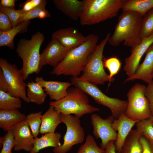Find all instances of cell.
<instances>
[{"label":"cell","mask_w":153,"mask_h":153,"mask_svg":"<svg viewBox=\"0 0 153 153\" xmlns=\"http://www.w3.org/2000/svg\"><path fill=\"white\" fill-rule=\"evenodd\" d=\"M47 4L46 1L45 0L42 4L35 9L28 12H23L18 25L24 22L35 18L43 19L51 17V14L45 8Z\"/></svg>","instance_id":"cell-27"},{"label":"cell","mask_w":153,"mask_h":153,"mask_svg":"<svg viewBox=\"0 0 153 153\" xmlns=\"http://www.w3.org/2000/svg\"><path fill=\"white\" fill-rule=\"evenodd\" d=\"M11 130L15 143L14 150H24L30 152L33 146L35 138L26 119L16 125Z\"/></svg>","instance_id":"cell-14"},{"label":"cell","mask_w":153,"mask_h":153,"mask_svg":"<svg viewBox=\"0 0 153 153\" xmlns=\"http://www.w3.org/2000/svg\"><path fill=\"white\" fill-rule=\"evenodd\" d=\"M27 96L29 102L40 105L43 103L47 95L43 88L38 83L31 81L27 82Z\"/></svg>","instance_id":"cell-26"},{"label":"cell","mask_w":153,"mask_h":153,"mask_svg":"<svg viewBox=\"0 0 153 153\" xmlns=\"http://www.w3.org/2000/svg\"><path fill=\"white\" fill-rule=\"evenodd\" d=\"M22 106L20 98L12 96L0 90V109L8 110L19 109Z\"/></svg>","instance_id":"cell-28"},{"label":"cell","mask_w":153,"mask_h":153,"mask_svg":"<svg viewBox=\"0 0 153 153\" xmlns=\"http://www.w3.org/2000/svg\"><path fill=\"white\" fill-rule=\"evenodd\" d=\"M59 113L65 115L73 114L80 118L84 115L99 110V108L89 104L88 95L75 87L68 88L67 95L62 99L49 103Z\"/></svg>","instance_id":"cell-5"},{"label":"cell","mask_w":153,"mask_h":153,"mask_svg":"<svg viewBox=\"0 0 153 153\" xmlns=\"http://www.w3.org/2000/svg\"><path fill=\"white\" fill-rule=\"evenodd\" d=\"M12 28L11 23L8 16L0 11V30L6 31Z\"/></svg>","instance_id":"cell-37"},{"label":"cell","mask_w":153,"mask_h":153,"mask_svg":"<svg viewBox=\"0 0 153 153\" xmlns=\"http://www.w3.org/2000/svg\"><path fill=\"white\" fill-rule=\"evenodd\" d=\"M76 153H105V151L98 146L93 136L88 135L85 143L80 146Z\"/></svg>","instance_id":"cell-31"},{"label":"cell","mask_w":153,"mask_h":153,"mask_svg":"<svg viewBox=\"0 0 153 153\" xmlns=\"http://www.w3.org/2000/svg\"><path fill=\"white\" fill-rule=\"evenodd\" d=\"M52 39L57 40L69 51L82 44L86 41V37L77 29L68 27L54 32L52 34Z\"/></svg>","instance_id":"cell-15"},{"label":"cell","mask_w":153,"mask_h":153,"mask_svg":"<svg viewBox=\"0 0 153 153\" xmlns=\"http://www.w3.org/2000/svg\"><path fill=\"white\" fill-rule=\"evenodd\" d=\"M91 118L93 135L96 138L101 139L100 147L105 149L109 141H115L117 139V133L112 126L115 118L110 115L104 119L95 114H92Z\"/></svg>","instance_id":"cell-11"},{"label":"cell","mask_w":153,"mask_h":153,"mask_svg":"<svg viewBox=\"0 0 153 153\" xmlns=\"http://www.w3.org/2000/svg\"><path fill=\"white\" fill-rule=\"evenodd\" d=\"M145 94L148 99L152 116L153 115V80L148 84L145 90Z\"/></svg>","instance_id":"cell-39"},{"label":"cell","mask_w":153,"mask_h":153,"mask_svg":"<svg viewBox=\"0 0 153 153\" xmlns=\"http://www.w3.org/2000/svg\"><path fill=\"white\" fill-rule=\"evenodd\" d=\"M143 18L134 12H123L108 40L109 44L117 46L123 42L124 45L131 48L139 44L143 39L141 35Z\"/></svg>","instance_id":"cell-2"},{"label":"cell","mask_w":153,"mask_h":153,"mask_svg":"<svg viewBox=\"0 0 153 153\" xmlns=\"http://www.w3.org/2000/svg\"><path fill=\"white\" fill-rule=\"evenodd\" d=\"M142 136L137 129H132L126 138L120 153H142L143 148L139 139Z\"/></svg>","instance_id":"cell-24"},{"label":"cell","mask_w":153,"mask_h":153,"mask_svg":"<svg viewBox=\"0 0 153 153\" xmlns=\"http://www.w3.org/2000/svg\"><path fill=\"white\" fill-rule=\"evenodd\" d=\"M61 122L60 114L53 106L50 105L48 110L42 116L40 133L55 132L58 126Z\"/></svg>","instance_id":"cell-20"},{"label":"cell","mask_w":153,"mask_h":153,"mask_svg":"<svg viewBox=\"0 0 153 153\" xmlns=\"http://www.w3.org/2000/svg\"><path fill=\"white\" fill-rule=\"evenodd\" d=\"M60 115L62 122L66 126V131L63 144L54 148V153H67L74 145L82 143L84 139V132L79 118L71 115Z\"/></svg>","instance_id":"cell-9"},{"label":"cell","mask_w":153,"mask_h":153,"mask_svg":"<svg viewBox=\"0 0 153 153\" xmlns=\"http://www.w3.org/2000/svg\"><path fill=\"white\" fill-rule=\"evenodd\" d=\"M52 1L57 8L71 20L79 19L83 8V0H53Z\"/></svg>","instance_id":"cell-19"},{"label":"cell","mask_w":153,"mask_h":153,"mask_svg":"<svg viewBox=\"0 0 153 153\" xmlns=\"http://www.w3.org/2000/svg\"><path fill=\"white\" fill-rule=\"evenodd\" d=\"M149 119L151 120L153 126V115Z\"/></svg>","instance_id":"cell-43"},{"label":"cell","mask_w":153,"mask_h":153,"mask_svg":"<svg viewBox=\"0 0 153 153\" xmlns=\"http://www.w3.org/2000/svg\"><path fill=\"white\" fill-rule=\"evenodd\" d=\"M0 153H12V150L15 145L14 136L11 130L8 131L4 136L0 137Z\"/></svg>","instance_id":"cell-34"},{"label":"cell","mask_w":153,"mask_h":153,"mask_svg":"<svg viewBox=\"0 0 153 153\" xmlns=\"http://www.w3.org/2000/svg\"><path fill=\"white\" fill-rule=\"evenodd\" d=\"M26 116L18 109H0V128L5 131L11 130L16 125L25 120Z\"/></svg>","instance_id":"cell-22"},{"label":"cell","mask_w":153,"mask_h":153,"mask_svg":"<svg viewBox=\"0 0 153 153\" xmlns=\"http://www.w3.org/2000/svg\"><path fill=\"white\" fill-rule=\"evenodd\" d=\"M153 44V34L143 38L139 44L131 48V55L125 59L123 68L128 77L134 74L142 56Z\"/></svg>","instance_id":"cell-13"},{"label":"cell","mask_w":153,"mask_h":153,"mask_svg":"<svg viewBox=\"0 0 153 153\" xmlns=\"http://www.w3.org/2000/svg\"><path fill=\"white\" fill-rule=\"evenodd\" d=\"M71 83L92 97L98 104L109 108L111 115L117 119L122 114L125 113L128 105L127 101L107 96L98 88L97 85L80 78L72 77Z\"/></svg>","instance_id":"cell-6"},{"label":"cell","mask_w":153,"mask_h":153,"mask_svg":"<svg viewBox=\"0 0 153 153\" xmlns=\"http://www.w3.org/2000/svg\"><path fill=\"white\" fill-rule=\"evenodd\" d=\"M42 111L31 113L26 116V120L34 138L39 133L42 122Z\"/></svg>","instance_id":"cell-30"},{"label":"cell","mask_w":153,"mask_h":153,"mask_svg":"<svg viewBox=\"0 0 153 153\" xmlns=\"http://www.w3.org/2000/svg\"><path fill=\"white\" fill-rule=\"evenodd\" d=\"M135 125L136 129L142 135L153 144V126L150 120L139 121Z\"/></svg>","instance_id":"cell-33"},{"label":"cell","mask_w":153,"mask_h":153,"mask_svg":"<svg viewBox=\"0 0 153 153\" xmlns=\"http://www.w3.org/2000/svg\"><path fill=\"white\" fill-rule=\"evenodd\" d=\"M16 0H1L0 5L2 7L12 9H15V3Z\"/></svg>","instance_id":"cell-41"},{"label":"cell","mask_w":153,"mask_h":153,"mask_svg":"<svg viewBox=\"0 0 153 153\" xmlns=\"http://www.w3.org/2000/svg\"><path fill=\"white\" fill-rule=\"evenodd\" d=\"M81 25L96 24L116 16L126 0H83Z\"/></svg>","instance_id":"cell-3"},{"label":"cell","mask_w":153,"mask_h":153,"mask_svg":"<svg viewBox=\"0 0 153 153\" xmlns=\"http://www.w3.org/2000/svg\"><path fill=\"white\" fill-rule=\"evenodd\" d=\"M146 86L137 83L127 94L128 105L125 114L129 118L141 121L152 116L148 100L145 94Z\"/></svg>","instance_id":"cell-8"},{"label":"cell","mask_w":153,"mask_h":153,"mask_svg":"<svg viewBox=\"0 0 153 153\" xmlns=\"http://www.w3.org/2000/svg\"><path fill=\"white\" fill-rule=\"evenodd\" d=\"M115 141H111L108 143L105 149V153H117L114 144Z\"/></svg>","instance_id":"cell-42"},{"label":"cell","mask_w":153,"mask_h":153,"mask_svg":"<svg viewBox=\"0 0 153 153\" xmlns=\"http://www.w3.org/2000/svg\"><path fill=\"white\" fill-rule=\"evenodd\" d=\"M68 50L55 39H52L46 47L40 54V69L48 65L54 68L63 59Z\"/></svg>","instance_id":"cell-12"},{"label":"cell","mask_w":153,"mask_h":153,"mask_svg":"<svg viewBox=\"0 0 153 153\" xmlns=\"http://www.w3.org/2000/svg\"><path fill=\"white\" fill-rule=\"evenodd\" d=\"M0 67L4 77L17 97L26 103H29L26 95V84L24 82L21 69L4 58L0 59Z\"/></svg>","instance_id":"cell-10"},{"label":"cell","mask_w":153,"mask_h":153,"mask_svg":"<svg viewBox=\"0 0 153 153\" xmlns=\"http://www.w3.org/2000/svg\"><path fill=\"white\" fill-rule=\"evenodd\" d=\"M0 90L12 96L17 97L6 80L1 69H0Z\"/></svg>","instance_id":"cell-38"},{"label":"cell","mask_w":153,"mask_h":153,"mask_svg":"<svg viewBox=\"0 0 153 153\" xmlns=\"http://www.w3.org/2000/svg\"><path fill=\"white\" fill-rule=\"evenodd\" d=\"M35 80L44 88V91L50 99L55 101L65 97L69 88L72 85L71 83L67 82L46 80L41 77H37Z\"/></svg>","instance_id":"cell-18"},{"label":"cell","mask_w":153,"mask_h":153,"mask_svg":"<svg viewBox=\"0 0 153 153\" xmlns=\"http://www.w3.org/2000/svg\"><path fill=\"white\" fill-rule=\"evenodd\" d=\"M60 133H48L41 137L35 138L33 146L29 153H38L41 150L48 147L55 148L61 144L60 141Z\"/></svg>","instance_id":"cell-21"},{"label":"cell","mask_w":153,"mask_h":153,"mask_svg":"<svg viewBox=\"0 0 153 153\" xmlns=\"http://www.w3.org/2000/svg\"><path fill=\"white\" fill-rule=\"evenodd\" d=\"M44 39L43 34L39 31L33 35L29 39H21L17 44L16 51L22 60L21 69L24 80L30 75L38 74L41 71L40 50Z\"/></svg>","instance_id":"cell-4"},{"label":"cell","mask_w":153,"mask_h":153,"mask_svg":"<svg viewBox=\"0 0 153 153\" xmlns=\"http://www.w3.org/2000/svg\"><path fill=\"white\" fill-rule=\"evenodd\" d=\"M45 0H27L23 3L22 9L23 12H29L42 4Z\"/></svg>","instance_id":"cell-36"},{"label":"cell","mask_w":153,"mask_h":153,"mask_svg":"<svg viewBox=\"0 0 153 153\" xmlns=\"http://www.w3.org/2000/svg\"><path fill=\"white\" fill-rule=\"evenodd\" d=\"M30 22V20L24 22L6 31L0 30V46H6L13 49L14 37L18 34L27 32Z\"/></svg>","instance_id":"cell-23"},{"label":"cell","mask_w":153,"mask_h":153,"mask_svg":"<svg viewBox=\"0 0 153 153\" xmlns=\"http://www.w3.org/2000/svg\"><path fill=\"white\" fill-rule=\"evenodd\" d=\"M0 11L6 14L10 19L12 28L18 25L23 12L21 10L5 8L0 6Z\"/></svg>","instance_id":"cell-35"},{"label":"cell","mask_w":153,"mask_h":153,"mask_svg":"<svg viewBox=\"0 0 153 153\" xmlns=\"http://www.w3.org/2000/svg\"><path fill=\"white\" fill-rule=\"evenodd\" d=\"M103 65L104 68L109 71V86L114 80L113 77L118 73L121 67V63L119 59L116 57H111L108 58H103Z\"/></svg>","instance_id":"cell-29"},{"label":"cell","mask_w":153,"mask_h":153,"mask_svg":"<svg viewBox=\"0 0 153 153\" xmlns=\"http://www.w3.org/2000/svg\"><path fill=\"white\" fill-rule=\"evenodd\" d=\"M153 34V8L149 11L142 19L141 32L142 39Z\"/></svg>","instance_id":"cell-32"},{"label":"cell","mask_w":153,"mask_h":153,"mask_svg":"<svg viewBox=\"0 0 153 153\" xmlns=\"http://www.w3.org/2000/svg\"><path fill=\"white\" fill-rule=\"evenodd\" d=\"M152 77L153 78V72L152 73Z\"/></svg>","instance_id":"cell-44"},{"label":"cell","mask_w":153,"mask_h":153,"mask_svg":"<svg viewBox=\"0 0 153 153\" xmlns=\"http://www.w3.org/2000/svg\"><path fill=\"white\" fill-rule=\"evenodd\" d=\"M145 54V56L143 62L138 65L134 74L125 80V82L140 80L148 84L153 80V44Z\"/></svg>","instance_id":"cell-17"},{"label":"cell","mask_w":153,"mask_h":153,"mask_svg":"<svg viewBox=\"0 0 153 153\" xmlns=\"http://www.w3.org/2000/svg\"><path fill=\"white\" fill-rule=\"evenodd\" d=\"M110 36V34L108 33L96 46L90 55L82 74L79 77L80 78L97 85H103L109 81V75L106 72L103 66V53Z\"/></svg>","instance_id":"cell-7"},{"label":"cell","mask_w":153,"mask_h":153,"mask_svg":"<svg viewBox=\"0 0 153 153\" xmlns=\"http://www.w3.org/2000/svg\"><path fill=\"white\" fill-rule=\"evenodd\" d=\"M139 141L143 148L142 153H153V144L142 135Z\"/></svg>","instance_id":"cell-40"},{"label":"cell","mask_w":153,"mask_h":153,"mask_svg":"<svg viewBox=\"0 0 153 153\" xmlns=\"http://www.w3.org/2000/svg\"><path fill=\"white\" fill-rule=\"evenodd\" d=\"M153 8V0H126L121 9L123 12L133 11L143 17Z\"/></svg>","instance_id":"cell-25"},{"label":"cell","mask_w":153,"mask_h":153,"mask_svg":"<svg viewBox=\"0 0 153 153\" xmlns=\"http://www.w3.org/2000/svg\"><path fill=\"white\" fill-rule=\"evenodd\" d=\"M139 121L129 118L125 113L122 114L118 119H114L112 126L116 131H118L117 139L114 143L117 153H120L126 138L132 127Z\"/></svg>","instance_id":"cell-16"},{"label":"cell","mask_w":153,"mask_h":153,"mask_svg":"<svg viewBox=\"0 0 153 153\" xmlns=\"http://www.w3.org/2000/svg\"><path fill=\"white\" fill-rule=\"evenodd\" d=\"M86 37L82 44L68 51L62 61L54 68L51 74L78 77L82 73L99 39V37L94 34H89Z\"/></svg>","instance_id":"cell-1"}]
</instances>
